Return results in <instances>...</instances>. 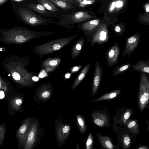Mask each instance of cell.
Returning a JSON list of instances; mask_svg holds the SVG:
<instances>
[{"label":"cell","instance_id":"f1b7e54d","mask_svg":"<svg viewBox=\"0 0 149 149\" xmlns=\"http://www.w3.org/2000/svg\"><path fill=\"white\" fill-rule=\"evenodd\" d=\"M123 143L125 148L126 149L129 147L130 143V139L129 136L126 133L123 136Z\"/></svg>","mask_w":149,"mask_h":149},{"label":"cell","instance_id":"52a82bcc","mask_svg":"<svg viewBox=\"0 0 149 149\" xmlns=\"http://www.w3.org/2000/svg\"><path fill=\"white\" fill-rule=\"evenodd\" d=\"M103 69L100 63L96 60L95 65L94 72L92 82L91 95L93 97L96 94L101 85Z\"/></svg>","mask_w":149,"mask_h":149},{"label":"cell","instance_id":"7bdbcfd3","mask_svg":"<svg viewBox=\"0 0 149 149\" xmlns=\"http://www.w3.org/2000/svg\"><path fill=\"white\" fill-rule=\"evenodd\" d=\"M70 74L68 73L66 74V75L65 76V77L66 78H68L70 76Z\"/></svg>","mask_w":149,"mask_h":149},{"label":"cell","instance_id":"ac0fdd59","mask_svg":"<svg viewBox=\"0 0 149 149\" xmlns=\"http://www.w3.org/2000/svg\"><path fill=\"white\" fill-rule=\"evenodd\" d=\"M61 61V58L58 57H49L42 62V65L47 69H52L56 67Z\"/></svg>","mask_w":149,"mask_h":149},{"label":"cell","instance_id":"ba28073f","mask_svg":"<svg viewBox=\"0 0 149 149\" xmlns=\"http://www.w3.org/2000/svg\"><path fill=\"white\" fill-rule=\"evenodd\" d=\"M133 108L124 107L117 109H116V113L113 118L115 120L120 124L125 125L127 121L134 114Z\"/></svg>","mask_w":149,"mask_h":149},{"label":"cell","instance_id":"d6986e66","mask_svg":"<svg viewBox=\"0 0 149 149\" xmlns=\"http://www.w3.org/2000/svg\"><path fill=\"white\" fill-rule=\"evenodd\" d=\"M97 135L103 149H114V146L109 137L103 136L98 133Z\"/></svg>","mask_w":149,"mask_h":149},{"label":"cell","instance_id":"8fae6325","mask_svg":"<svg viewBox=\"0 0 149 149\" xmlns=\"http://www.w3.org/2000/svg\"><path fill=\"white\" fill-rule=\"evenodd\" d=\"M139 38V35L136 34L130 37L127 40L123 53L124 56L130 54L135 49L138 45Z\"/></svg>","mask_w":149,"mask_h":149},{"label":"cell","instance_id":"9a60e30c","mask_svg":"<svg viewBox=\"0 0 149 149\" xmlns=\"http://www.w3.org/2000/svg\"><path fill=\"white\" fill-rule=\"evenodd\" d=\"M85 39L81 36L74 45L71 52V56L72 59L77 58L80 54Z\"/></svg>","mask_w":149,"mask_h":149},{"label":"cell","instance_id":"8992f818","mask_svg":"<svg viewBox=\"0 0 149 149\" xmlns=\"http://www.w3.org/2000/svg\"><path fill=\"white\" fill-rule=\"evenodd\" d=\"M91 115L92 122L96 125L103 127L109 125L111 114L106 107L101 109L94 110Z\"/></svg>","mask_w":149,"mask_h":149},{"label":"cell","instance_id":"7402d4cb","mask_svg":"<svg viewBox=\"0 0 149 149\" xmlns=\"http://www.w3.org/2000/svg\"><path fill=\"white\" fill-rule=\"evenodd\" d=\"M90 67V64H87L82 69L77 80L74 82L72 88L74 89L77 86L86 75Z\"/></svg>","mask_w":149,"mask_h":149},{"label":"cell","instance_id":"ab89813d","mask_svg":"<svg viewBox=\"0 0 149 149\" xmlns=\"http://www.w3.org/2000/svg\"><path fill=\"white\" fill-rule=\"evenodd\" d=\"M138 149H148L147 146H143L140 147Z\"/></svg>","mask_w":149,"mask_h":149},{"label":"cell","instance_id":"8d00e7d4","mask_svg":"<svg viewBox=\"0 0 149 149\" xmlns=\"http://www.w3.org/2000/svg\"><path fill=\"white\" fill-rule=\"evenodd\" d=\"M5 94L3 91H0V99H2L4 97Z\"/></svg>","mask_w":149,"mask_h":149},{"label":"cell","instance_id":"d4e9b609","mask_svg":"<svg viewBox=\"0 0 149 149\" xmlns=\"http://www.w3.org/2000/svg\"><path fill=\"white\" fill-rule=\"evenodd\" d=\"M99 24V21L98 20H92L85 22L83 24L81 29L85 31H90L97 26Z\"/></svg>","mask_w":149,"mask_h":149},{"label":"cell","instance_id":"ffe728a7","mask_svg":"<svg viewBox=\"0 0 149 149\" xmlns=\"http://www.w3.org/2000/svg\"><path fill=\"white\" fill-rule=\"evenodd\" d=\"M125 125L132 133L136 134L139 133L138 124L136 119H129Z\"/></svg>","mask_w":149,"mask_h":149},{"label":"cell","instance_id":"1f68e13d","mask_svg":"<svg viewBox=\"0 0 149 149\" xmlns=\"http://www.w3.org/2000/svg\"><path fill=\"white\" fill-rule=\"evenodd\" d=\"M12 76L13 78L17 81L19 80L20 79V76L19 74L16 72H14L12 74Z\"/></svg>","mask_w":149,"mask_h":149},{"label":"cell","instance_id":"60d3db41","mask_svg":"<svg viewBox=\"0 0 149 149\" xmlns=\"http://www.w3.org/2000/svg\"><path fill=\"white\" fill-rule=\"evenodd\" d=\"M32 79L35 81H37L39 80V78L36 77H32Z\"/></svg>","mask_w":149,"mask_h":149},{"label":"cell","instance_id":"bcb514c9","mask_svg":"<svg viewBox=\"0 0 149 149\" xmlns=\"http://www.w3.org/2000/svg\"><path fill=\"white\" fill-rule=\"evenodd\" d=\"M1 83L0 81V87H1Z\"/></svg>","mask_w":149,"mask_h":149},{"label":"cell","instance_id":"cb8c5ba5","mask_svg":"<svg viewBox=\"0 0 149 149\" xmlns=\"http://www.w3.org/2000/svg\"><path fill=\"white\" fill-rule=\"evenodd\" d=\"M38 1L39 4L42 5L47 10L53 12L59 10L56 5L49 0H39Z\"/></svg>","mask_w":149,"mask_h":149},{"label":"cell","instance_id":"4dcf8cb0","mask_svg":"<svg viewBox=\"0 0 149 149\" xmlns=\"http://www.w3.org/2000/svg\"><path fill=\"white\" fill-rule=\"evenodd\" d=\"M77 3H79V6L81 7H84L86 5L93 3L95 0H75Z\"/></svg>","mask_w":149,"mask_h":149},{"label":"cell","instance_id":"d6a6232c","mask_svg":"<svg viewBox=\"0 0 149 149\" xmlns=\"http://www.w3.org/2000/svg\"><path fill=\"white\" fill-rule=\"evenodd\" d=\"M50 93L48 91H45L43 92L42 94V97L44 98H46L48 97L50 95Z\"/></svg>","mask_w":149,"mask_h":149},{"label":"cell","instance_id":"f35d334b","mask_svg":"<svg viewBox=\"0 0 149 149\" xmlns=\"http://www.w3.org/2000/svg\"><path fill=\"white\" fill-rule=\"evenodd\" d=\"M145 9L146 11L148 13L149 12V3H148L146 4L145 6Z\"/></svg>","mask_w":149,"mask_h":149},{"label":"cell","instance_id":"f546056e","mask_svg":"<svg viewBox=\"0 0 149 149\" xmlns=\"http://www.w3.org/2000/svg\"><path fill=\"white\" fill-rule=\"evenodd\" d=\"M123 5V2L120 0L116 1V2L113 1L111 6L110 10L112 11L115 8H119L122 7Z\"/></svg>","mask_w":149,"mask_h":149},{"label":"cell","instance_id":"5b68a950","mask_svg":"<svg viewBox=\"0 0 149 149\" xmlns=\"http://www.w3.org/2000/svg\"><path fill=\"white\" fill-rule=\"evenodd\" d=\"M93 17L87 12L81 11L63 15V17L58 25L65 26L86 21Z\"/></svg>","mask_w":149,"mask_h":149},{"label":"cell","instance_id":"e0dca14e","mask_svg":"<svg viewBox=\"0 0 149 149\" xmlns=\"http://www.w3.org/2000/svg\"><path fill=\"white\" fill-rule=\"evenodd\" d=\"M70 130V127L68 125H63L58 127L56 130L58 139L60 141L65 140L68 137Z\"/></svg>","mask_w":149,"mask_h":149},{"label":"cell","instance_id":"7a4b0ae2","mask_svg":"<svg viewBox=\"0 0 149 149\" xmlns=\"http://www.w3.org/2000/svg\"><path fill=\"white\" fill-rule=\"evenodd\" d=\"M139 72L140 75V82L137 102L139 110L142 111L149 107V77L148 74Z\"/></svg>","mask_w":149,"mask_h":149},{"label":"cell","instance_id":"f6af8a7d","mask_svg":"<svg viewBox=\"0 0 149 149\" xmlns=\"http://www.w3.org/2000/svg\"><path fill=\"white\" fill-rule=\"evenodd\" d=\"M13 1H17V2H20V1H24V0H15Z\"/></svg>","mask_w":149,"mask_h":149},{"label":"cell","instance_id":"4fadbf2b","mask_svg":"<svg viewBox=\"0 0 149 149\" xmlns=\"http://www.w3.org/2000/svg\"><path fill=\"white\" fill-rule=\"evenodd\" d=\"M107 29L106 26L102 24L93 37L92 44L104 41L107 39Z\"/></svg>","mask_w":149,"mask_h":149},{"label":"cell","instance_id":"4316f807","mask_svg":"<svg viewBox=\"0 0 149 149\" xmlns=\"http://www.w3.org/2000/svg\"><path fill=\"white\" fill-rule=\"evenodd\" d=\"M6 125L5 124L0 125V147L2 146L6 137Z\"/></svg>","mask_w":149,"mask_h":149},{"label":"cell","instance_id":"74e56055","mask_svg":"<svg viewBox=\"0 0 149 149\" xmlns=\"http://www.w3.org/2000/svg\"><path fill=\"white\" fill-rule=\"evenodd\" d=\"M115 31L117 32H119L121 31V29L120 27L118 26H116L115 28Z\"/></svg>","mask_w":149,"mask_h":149},{"label":"cell","instance_id":"e575fe53","mask_svg":"<svg viewBox=\"0 0 149 149\" xmlns=\"http://www.w3.org/2000/svg\"><path fill=\"white\" fill-rule=\"evenodd\" d=\"M40 73V74L39 75V77H45L46 75V72H45V71L44 70V71L43 70Z\"/></svg>","mask_w":149,"mask_h":149},{"label":"cell","instance_id":"b9f144b4","mask_svg":"<svg viewBox=\"0 0 149 149\" xmlns=\"http://www.w3.org/2000/svg\"><path fill=\"white\" fill-rule=\"evenodd\" d=\"M6 1H7L6 0H0V5L2 4Z\"/></svg>","mask_w":149,"mask_h":149},{"label":"cell","instance_id":"d590c367","mask_svg":"<svg viewBox=\"0 0 149 149\" xmlns=\"http://www.w3.org/2000/svg\"><path fill=\"white\" fill-rule=\"evenodd\" d=\"M15 102L17 105H20L22 104V101L20 99H18L16 100Z\"/></svg>","mask_w":149,"mask_h":149},{"label":"cell","instance_id":"9c48e42d","mask_svg":"<svg viewBox=\"0 0 149 149\" xmlns=\"http://www.w3.org/2000/svg\"><path fill=\"white\" fill-rule=\"evenodd\" d=\"M38 133V125L35 122L27 138L23 149H34L36 143Z\"/></svg>","mask_w":149,"mask_h":149},{"label":"cell","instance_id":"3957f363","mask_svg":"<svg viewBox=\"0 0 149 149\" xmlns=\"http://www.w3.org/2000/svg\"><path fill=\"white\" fill-rule=\"evenodd\" d=\"M20 15L26 23L34 26L48 25L50 24L55 23L53 21L49 19L38 15L26 8L21 9Z\"/></svg>","mask_w":149,"mask_h":149},{"label":"cell","instance_id":"484cf974","mask_svg":"<svg viewBox=\"0 0 149 149\" xmlns=\"http://www.w3.org/2000/svg\"><path fill=\"white\" fill-rule=\"evenodd\" d=\"M78 127L81 132L83 134L86 131V126L85 120L82 117L79 115L77 116Z\"/></svg>","mask_w":149,"mask_h":149},{"label":"cell","instance_id":"30bf717a","mask_svg":"<svg viewBox=\"0 0 149 149\" xmlns=\"http://www.w3.org/2000/svg\"><path fill=\"white\" fill-rule=\"evenodd\" d=\"M119 52L120 49L117 45H115L110 49L107 55L108 67H113L117 63Z\"/></svg>","mask_w":149,"mask_h":149},{"label":"cell","instance_id":"603a6c76","mask_svg":"<svg viewBox=\"0 0 149 149\" xmlns=\"http://www.w3.org/2000/svg\"><path fill=\"white\" fill-rule=\"evenodd\" d=\"M27 6L29 8L42 15H46L49 14L46 9L42 5L40 4L31 3Z\"/></svg>","mask_w":149,"mask_h":149},{"label":"cell","instance_id":"836d02e7","mask_svg":"<svg viewBox=\"0 0 149 149\" xmlns=\"http://www.w3.org/2000/svg\"><path fill=\"white\" fill-rule=\"evenodd\" d=\"M82 66L81 65L78 66H76L74 67L72 70V72H74L78 70Z\"/></svg>","mask_w":149,"mask_h":149},{"label":"cell","instance_id":"2e32d148","mask_svg":"<svg viewBox=\"0 0 149 149\" xmlns=\"http://www.w3.org/2000/svg\"><path fill=\"white\" fill-rule=\"evenodd\" d=\"M134 71H136L149 74V64L148 62L145 60L137 61L132 66Z\"/></svg>","mask_w":149,"mask_h":149},{"label":"cell","instance_id":"ee69618b","mask_svg":"<svg viewBox=\"0 0 149 149\" xmlns=\"http://www.w3.org/2000/svg\"><path fill=\"white\" fill-rule=\"evenodd\" d=\"M75 149H79L78 143L77 142V147Z\"/></svg>","mask_w":149,"mask_h":149},{"label":"cell","instance_id":"83f0119b","mask_svg":"<svg viewBox=\"0 0 149 149\" xmlns=\"http://www.w3.org/2000/svg\"><path fill=\"white\" fill-rule=\"evenodd\" d=\"M93 143V139L91 132L89 134L86 143V149H92Z\"/></svg>","mask_w":149,"mask_h":149},{"label":"cell","instance_id":"277c9868","mask_svg":"<svg viewBox=\"0 0 149 149\" xmlns=\"http://www.w3.org/2000/svg\"><path fill=\"white\" fill-rule=\"evenodd\" d=\"M33 124L27 120L16 130L15 136L17 141L18 149H23Z\"/></svg>","mask_w":149,"mask_h":149},{"label":"cell","instance_id":"44dd1931","mask_svg":"<svg viewBox=\"0 0 149 149\" xmlns=\"http://www.w3.org/2000/svg\"><path fill=\"white\" fill-rule=\"evenodd\" d=\"M131 64L129 62L124 63L115 68L112 72V76H115L130 70Z\"/></svg>","mask_w":149,"mask_h":149},{"label":"cell","instance_id":"7c38bea8","mask_svg":"<svg viewBox=\"0 0 149 149\" xmlns=\"http://www.w3.org/2000/svg\"><path fill=\"white\" fill-rule=\"evenodd\" d=\"M122 91V90L121 89H116L111 91L91 101V102H94L114 100L120 94Z\"/></svg>","mask_w":149,"mask_h":149},{"label":"cell","instance_id":"6da1fadb","mask_svg":"<svg viewBox=\"0 0 149 149\" xmlns=\"http://www.w3.org/2000/svg\"><path fill=\"white\" fill-rule=\"evenodd\" d=\"M78 36L74 34L65 38H61L48 41L33 47V52L41 57L56 51L69 44Z\"/></svg>","mask_w":149,"mask_h":149},{"label":"cell","instance_id":"5bb4252c","mask_svg":"<svg viewBox=\"0 0 149 149\" xmlns=\"http://www.w3.org/2000/svg\"><path fill=\"white\" fill-rule=\"evenodd\" d=\"M49 1L65 10L74 8L75 7L74 6V4H77V3L75 0H49Z\"/></svg>","mask_w":149,"mask_h":149}]
</instances>
